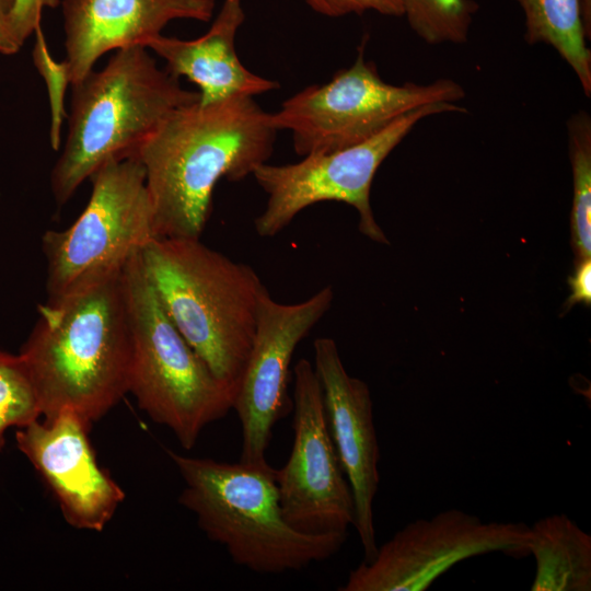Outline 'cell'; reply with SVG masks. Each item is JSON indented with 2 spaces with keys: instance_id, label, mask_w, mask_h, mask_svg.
Listing matches in <instances>:
<instances>
[{
  "instance_id": "15",
  "label": "cell",
  "mask_w": 591,
  "mask_h": 591,
  "mask_svg": "<svg viewBox=\"0 0 591 591\" xmlns=\"http://www.w3.org/2000/svg\"><path fill=\"white\" fill-rule=\"evenodd\" d=\"M71 84L111 50L144 46L174 20L208 22L215 0H61Z\"/></svg>"
},
{
  "instance_id": "1",
  "label": "cell",
  "mask_w": 591,
  "mask_h": 591,
  "mask_svg": "<svg viewBox=\"0 0 591 591\" xmlns=\"http://www.w3.org/2000/svg\"><path fill=\"white\" fill-rule=\"evenodd\" d=\"M270 114L250 96L174 111L140 146L155 237L200 239L221 178L239 182L270 158Z\"/></svg>"
},
{
  "instance_id": "7",
  "label": "cell",
  "mask_w": 591,
  "mask_h": 591,
  "mask_svg": "<svg viewBox=\"0 0 591 591\" xmlns=\"http://www.w3.org/2000/svg\"><path fill=\"white\" fill-rule=\"evenodd\" d=\"M90 199L65 230L42 237L47 302H58L119 275L155 237L153 210L140 159H113L91 176Z\"/></svg>"
},
{
  "instance_id": "14",
  "label": "cell",
  "mask_w": 591,
  "mask_h": 591,
  "mask_svg": "<svg viewBox=\"0 0 591 591\" xmlns=\"http://www.w3.org/2000/svg\"><path fill=\"white\" fill-rule=\"evenodd\" d=\"M313 350L328 428L352 493V526L363 549V560H369L378 549L373 501L380 483L371 393L364 381L348 374L334 339L316 338Z\"/></svg>"
},
{
  "instance_id": "18",
  "label": "cell",
  "mask_w": 591,
  "mask_h": 591,
  "mask_svg": "<svg viewBox=\"0 0 591 591\" xmlns=\"http://www.w3.org/2000/svg\"><path fill=\"white\" fill-rule=\"evenodd\" d=\"M524 16V40L552 46L572 69L587 96L591 95V50L582 0H515Z\"/></svg>"
},
{
  "instance_id": "9",
  "label": "cell",
  "mask_w": 591,
  "mask_h": 591,
  "mask_svg": "<svg viewBox=\"0 0 591 591\" xmlns=\"http://www.w3.org/2000/svg\"><path fill=\"white\" fill-rule=\"evenodd\" d=\"M465 112L456 103H434L409 111L368 140L328 153L273 165L267 162L253 173L267 195L263 212L254 221L260 237H273L305 208L321 201L352 206L359 215V231L374 242L389 240L374 219L370 189L374 175L397 144L421 119L441 113Z\"/></svg>"
},
{
  "instance_id": "26",
  "label": "cell",
  "mask_w": 591,
  "mask_h": 591,
  "mask_svg": "<svg viewBox=\"0 0 591 591\" xmlns=\"http://www.w3.org/2000/svg\"><path fill=\"white\" fill-rule=\"evenodd\" d=\"M23 46L10 22L9 13L0 10V54L14 55Z\"/></svg>"
},
{
  "instance_id": "22",
  "label": "cell",
  "mask_w": 591,
  "mask_h": 591,
  "mask_svg": "<svg viewBox=\"0 0 591 591\" xmlns=\"http://www.w3.org/2000/svg\"><path fill=\"white\" fill-rule=\"evenodd\" d=\"M34 34L36 39L32 54L33 62L46 83L50 106V146L54 150H59L62 121L68 116L65 111V95L68 84H71L69 67L66 60L58 62L53 58L40 25Z\"/></svg>"
},
{
  "instance_id": "17",
  "label": "cell",
  "mask_w": 591,
  "mask_h": 591,
  "mask_svg": "<svg viewBox=\"0 0 591 591\" xmlns=\"http://www.w3.org/2000/svg\"><path fill=\"white\" fill-rule=\"evenodd\" d=\"M529 554L535 559L532 591H590L591 535L565 514L530 526Z\"/></svg>"
},
{
  "instance_id": "8",
  "label": "cell",
  "mask_w": 591,
  "mask_h": 591,
  "mask_svg": "<svg viewBox=\"0 0 591 591\" xmlns=\"http://www.w3.org/2000/svg\"><path fill=\"white\" fill-rule=\"evenodd\" d=\"M366 39L355 62L326 83L312 84L287 99L270 114L276 130L292 135L302 157L328 153L361 143L409 111L434 103H456L464 89L451 79L431 83L385 82L364 58Z\"/></svg>"
},
{
  "instance_id": "21",
  "label": "cell",
  "mask_w": 591,
  "mask_h": 591,
  "mask_svg": "<svg viewBox=\"0 0 591 591\" xmlns=\"http://www.w3.org/2000/svg\"><path fill=\"white\" fill-rule=\"evenodd\" d=\"M40 417L38 397L24 361L20 355L0 349V452L9 428L25 427Z\"/></svg>"
},
{
  "instance_id": "13",
  "label": "cell",
  "mask_w": 591,
  "mask_h": 591,
  "mask_svg": "<svg viewBox=\"0 0 591 591\" xmlns=\"http://www.w3.org/2000/svg\"><path fill=\"white\" fill-rule=\"evenodd\" d=\"M91 425L65 410L18 428L19 450L57 500L69 525L102 532L125 499L100 467L89 440Z\"/></svg>"
},
{
  "instance_id": "11",
  "label": "cell",
  "mask_w": 591,
  "mask_h": 591,
  "mask_svg": "<svg viewBox=\"0 0 591 591\" xmlns=\"http://www.w3.org/2000/svg\"><path fill=\"white\" fill-rule=\"evenodd\" d=\"M292 374L293 442L287 462L276 470L283 517L303 533H348L355 521L352 493L331 436L313 363L300 359Z\"/></svg>"
},
{
  "instance_id": "5",
  "label": "cell",
  "mask_w": 591,
  "mask_h": 591,
  "mask_svg": "<svg viewBox=\"0 0 591 591\" xmlns=\"http://www.w3.org/2000/svg\"><path fill=\"white\" fill-rule=\"evenodd\" d=\"M71 85L67 139L50 174L58 206L108 161L135 155L174 111L199 100L140 45L117 49Z\"/></svg>"
},
{
  "instance_id": "4",
  "label": "cell",
  "mask_w": 591,
  "mask_h": 591,
  "mask_svg": "<svg viewBox=\"0 0 591 591\" xmlns=\"http://www.w3.org/2000/svg\"><path fill=\"white\" fill-rule=\"evenodd\" d=\"M184 480L178 502L232 561L258 573L302 570L340 551L348 533H303L283 517L276 470L166 450Z\"/></svg>"
},
{
  "instance_id": "16",
  "label": "cell",
  "mask_w": 591,
  "mask_h": 591,
  "mask_svg": "<svg viewBox=\"0 0 591 591\" xmlns=\"http://www.w3.org/2000/svg\"><path fill=\"white\" fill-rule=\"evenodd\" d=\"M245 21L241 0H224L210 28L195 39L162 34L147 48L165 61V70L179 79L185 77L198 86L201 104L227 99L263 94L279 83L251 72L239 59L235 37Z\"/></svg>"
},
{
  "instance_id": "20",
  "label": "cell",
  "mask_w": 591,
  "mask_h": 591,
  "mask_svg": "<svg viewBox=\"0 0 591 591\" xmlns=\"http://www.w3.org/2000/svg\"><path fill=\"white\" fill-rule=\"evenodd\" d=\"M410 28L426 43L463 44L479 5L474 0H401Z\"/></svg>"
},
{
  "instance_id": "12",
  "label": "cell",
  "mask_w": 591,
  "mask_h": 591,
  "mask_svg": "<svg viewBox=\"0 0 591 591\" xmlns=\"http://www.w3.org/2000/svg\"><path fill=\"white\" fill-rule=\"evenodd\" d=\"M334 291L324 287L298 303L262 296L252 349L234 398L242 432L240 461L262 463L274 426L286 412L290 364L299 343L331 309Z\"/></svg>"
},
{
  "instance_id": "2",
  "label": "cell",
  "mask_w": 591,
  "mask_h": 591,
  "mask_svg": "<svg viewBox=\"0 0 591 591\" xmlns=\"http://www.w3.org/2000/svg\"><path fill=\"white\" fill-rule=\"evenodd\" d=\"M43 418L71 412L92 426L129 393L132 336L123 271L38 306L20 354Z\"/></svg>"
},
{
  "instance_id": "24",
  "label": "cell",
  "mask_w": 591,
  "mask_h": 591,
  "mask_svg": "<svg viewBox=\"0 0 591 591\" xmlns=\"http://www.w3.org/2000/svg\"><path fill=\"white\" fill-rule=\"evenodd\" d=\"M60 3L61 0H14L9 18L18 38L24 44L40 25L43 10L54 9Z\"/></svg>"
},
{
  "instance_id": "27",
  "label": "cell",
  "mask_w": 591,
  "mask_h": 591,
  "mask_svg": "<svg viewBox=\"0 0 591 591\" xmlns=\"http://www.w3.org/2000/svg\"><path fill=\"white\" fill-rule=\"evenodd\" d=\"M14 0H0V10L9 13L12 9Z\"/></svg>"
},
{
  "instance_id": "3",
  "label": "cell",
  "mask_w": 591,
  "mask_h": 591,
  "mask_svg": "<svg viewBox=\"0 0 591 591\" xmlns=\"http://www.w3.org/2000/svg\"><path fill=\"white\" fill-rule=\"evenodd\" d=\"M140 257L174 325L236 395L267 291L257 273L200 239L154 237Z\"/></svg>"
},
{
  "instance_id": "23",
  "label": "cell",
  "mask_w": 591,
  "mask_h": 591,
  "mask_svg": "<svg viewBox=\"0 0 591 591\" xmlns=\"http://www.w3.org/2000/svg\"><path fill=\"white\" fill-rule=\"evenodd\" d=\"M315 12L338 18L347 14H362L375 11L383 15L402 16L401 0H305Z\"/></svg>"
},
{
  "instance_id": "19",
  "label": "cell",
  "mask_w": 591,
  "mask_h": 591,
  "mask_svg": "<svg viewBox=\"0 0 591 591\" xmlns=\"http://www.w3.org/2000/svg\"><path fill=\"white\" fill-rule=\"evenodd\" d=\"M573 196L570 213L576 260L591 258V117L581 109L567 123Z\"/></svg>"
},
{
  "instance_id": "25",
  "label": "cell",
  "mask_w": 591,
  "mask_h": 591,
  "mask_svg": "<svg viewBox=\"0 0 591 591\" xmlns=\"http://www.w3.org/2000/svg\"><path fill=\"white\" fill-rule=\"evenodd\" d=\"M575 265V270L568 278L571 292L565 302V312L577 303L588 306L591 304V258L576 260Z\"/></svg>"
},
{
  "instance_id": "6",
  "label": "cell",
  "mask_w": 591,
  "mask_h": 591,
  "mask_svg": "<svg viewBox=\"0 0 591 591\" xmlns=\"http://www.w3.org/2000/svg\"><path fill=\"white\" fill-rule=\"evenodd\" d=\"M123 279L132 336L129 393L184 450H192L208 425L233 409L235 392L213 375L174 325L140 252L124 267Z\"/></svg>"
},
{
  "instance_id": "10",
  "label": "cell",
  "mask_w": 591,
  "mask_h": 591,
  "mask_svg": "<svg viewBox=\"0 0 591 591\" xmlns=\"http://www.w3.org/2000/svg\"><path fill=\"white\" fill-rule=\"evenodd\" d=\"M530 525L485 522L461 509L417 519L378 545L374 556L349 571L340 591H424L456 564L471 557L529 554Z\"/></svg>"
}]
</instances>
